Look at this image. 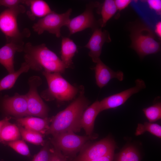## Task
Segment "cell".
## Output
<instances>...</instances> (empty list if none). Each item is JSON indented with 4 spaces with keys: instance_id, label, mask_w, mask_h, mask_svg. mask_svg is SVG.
Here are the masks:
<instances>
[{
    "instance_id": "obj_1",
    "label": "cell",
    "mask_w": 161,
    "mask_h": 161,
    "mask_svg": "<svg viewBox=\"0 0 161 161\" xmlns=\"http://www.w3.org/2000/svg\"><path fill=\"white\" fill-rule=\"evenodd\" d=\"M89 104L83 92L66 109L51 118V124L45 134L52 136L68 131H80L82 114Z\"/></svg>"
},
{
    "instance_id": "obj_2",
    "label": "cell",
    "mask_w": 161,
    "mask_h": 161,
    "mask_svg": "<svg viewBox=\"0 0 161 161\" xmlns=\"http://www.w3.org/2000/svg\"><path fill=\"white\" fill-rule=\"evenodd\" d=\"M23 52L25 62L34 71L43 69L46 72L61 74L66 68L61 59L44 44L33 45L27 42L24 45Z\"/></svg>"
},
{
    "instance_id": "obj_3",
    "label": "cell",
    "mask_w": 161,
    "mask_h": 161,
    "mask_svg": "<svg viewBox=\"0 0 161 161\" xmlns=\"http://www.w3.org/2000/svg\"><path fill=\"white\" fill-rule=\"evenodd\" d=\"M131 47L141 58L157 53L161 49V43L157 41L151 29L145 23L137 22L130 28Z\"/></svg>"
},
{
    "instance_id": "obj_4",
    "label": "cell",
    "mask_w": 161,
    "mask_h": 161,
    "mask_svg": "<svg viewBox=\"0 0 161 161\" xmlns=\"http://www.w3.org/2000/svg\"><path fill=\"white\" fill-rule=\"evenodd\" d=\"M42 74L46 79L48 88L41 93V96L46 101L55 99L59 102L69 101L77 94L78 89L64 79L60 73L44 71Z\"/></svg>"
},
{
    "instance_id": "obj_5",
    "label": "cell",
    "mask_w": 161,
    "mask_h": 161,
    "mask_svg": "<svg viewBox=\"0 0 161 161\" xmlns=\"http://www.w3.org/2000/svg\"><path fill=\"white\" fill-rule=\"evenodd\" d=\"M25 11V7L21 4L7 8L0 13V30L5 36L6 42L23 41L24 38L30 36V31L27 28L22 32L20 31L17 23L18 15Z\"/></svg>"
},
{
    "instance_id": "obj_6",
    "label": "cell",
    "mask_w": 161,
    "mask_h": 161,
    "mask_svg": "<svg viewBox=\"0 0 161 161\" xmlns=\"http://www.w3.org/2000/svg\"><path fill=\"white\" fill-rule=\"evenodd\" d=\"M72 11L71 8L61 14L53 11L34 23L32 26V29L38 35H41L44 31H47L59 38L61 35V28L63 26H66L68 24Z\"/></svg>"
},
{
    "instance_id": "obj_7",
    "label": "cell",
    "mask_w": 161,
    "mask_h": 161,
    "mask_svg": "<svg viewBox=\"0 0 161 161\" xmlns=\"http://www.w3.org/2000/svg\"><path fill=\"white\" fill-rule=\"evenodd\" d=\"M96 136H82L72 131H68L53 136L51 142L54 147L65 154L72 155L81 150L88 141L95 139Z\"/></svg>"
},
{
    "instance_id": "obj_8",
    "label": "cell",
    "mask_w": 161,
    "mask_h": 161,
    "mask_svg": "<svg viewBox=\"0 0 161 161\" xmlns=\"http://www.w3.org/2000/svg\"><path fill=\"white\" fill-rule=\"evenodd\" d=\"M42 83V79L39 76H32L28 80L29 89L25 95L27 102L28 116L32 115L41 118L47 117L48 108L38 92V88Z\"/></svg>"
},
{
    "instance_id": "obj_9",
    "label": "cell",
    "mask_w": 161,
    "mask_h": 161,
    "mask_svg": "<svg viewBox=\"0 0 161 161\" xmlns=\"http://www.w3.org/2000/svg\"><path fill=\"white\" fill-rule=\"evenodd\" d=\"M98 2H91L86 6L84 12L80 15L70 19L66 26L71 35L82 31L87 28H91L93 30L100 26L99 21H97L94 16V9L99 7Z\"/></svg>"
},
{
    "instance_id": "obj_10",
    "label": "cell",
    "mask_w": 161,
    "mask_h": 161,
    "mask_svg": "<svg viewBox=\"0 0 161 161\" xmlns=\"http://www.w3.org/2000/svg\"><path fill=\"white\" fill-rule=\"evenodd\" d=\"M115 148L114 140L107 137L82 148L75 161L88 160L100 158L114 152Z\"/></svg>"
},
{
    "instance_id": "obj_11",
    "label": "cell",
    "mask_w": 161,
    "mask_h": 161,
    "mask_svg": "<svg viewBox=\"0 0 161 161\" xmlns=\"http://www.w3.org/2000/svg\"><path fill=\"white\" fill-rule=\"evenodd\" d=\"M135 83L134 86L105 97L100 101V112L120 106L125 103L133 95L146 88L145 82L141 79H137Z\"/></svg>"
},
{
    "instance_id": "obj_12",
    "label": "cell",
    "mask_w": 161,
    "mask_h": 161,
    "mask_svg": "<svg viewBox=\"0 0 161 161\" xmlns=\"http://www.w3.org/2000/svg\"><path fill=\"white\" fill-rule=\"evenodd\" d=\"M88 43L84 46L89 50V56L92 61L96 63L100 59L103 46L105 42H109L111 40L109 32L101 28H97L93 30Z\"/></svg>"
},
{
    "instance_id": "obj_13",
    "label": "cell",
    "mask_w": 161,
    "mask_h": 161,
    "mask_svg": "<svg viewBox=\"0 0 161 161\" xmlns=\"http://www.w3.org/2000/svg\"><path fill=\"white\" fill-rule=\"evenodd\" d=\"M2 105L4 110L10 114L20 117L28 116L27 102L25 95L16 93L13 96L5 95Z\"/></svg>"
},
{
    "instance_id": "obj_14",
    "label": "cell",
    "mask_w": 161,
    "mask_h": 161,
    "mask_svg": "<svg viewBox=\"0 0 161 161\" xmlns=\"http://www.w3.org/2000/svg\"><path fill=\"white\" fill-rule=\"evenodd\" d=\"M24 43L23 41L10 42L0 48V64L6 69L9 73L14 72V59L17 52H23Z\"/></svg>"
},
{
    "instance_id": "obj_15",
    "label": "cell",
    "mask_w": 161,
    "mask_h": 161,
    "mask_svg": "<svg viewBox=\"0 0 161 161\" xmlns=\"http://www.w3.org/2000/svg\"><path fill=\"white\" fill-rule=\"evenodd\" d=\"M94 68L95 78L97 85L100 88L106 86L112 79L116 78L120 81L124 78L123 73L120 71L115 72L105 65L100 59Z\"/></svg>"
},
{
    "instance_id": "obj_16",
    "label": "cell",
    "mask_w": 161,
    "mask_h": 161,
    "mask_svg": "<svg viewBox=\"0 0 161 161\" xmlns=\"http://www.w3.org/2000/svg\"><path fill=\"white\" fill-rule=\"evenodd\" d=\"M51 120L47 117L41 118L28 116L18 118L16 121L23 127L43 134H45L49 129Z\"/></svg>"
},
{
    "instance_id": "obj_17",
    "label": "cell",
    "mask_w": 161,
    "mask_h": 161,
    "mask_svg": "<svg viewBox=\"0 0 161 161\" xmlns=\"http://www.w3.org/2000/svg\"><path fill=\"white\" fill-rule=\"evenodd\" d=\"M100 112V101L97 100L84 111L80 123L81 128L84 129L86 135H92L96 118Z\"/></svg>"
},
{
    "instance_id": "obj_18",
    "label": "cell",
    "mask_w": 161,
    "mask_h": 161,
    "mask_svg": "<svg viewBox=\"0 0 161 161\" xmlns=\"http://www.w3.org/2000/svg\"><path fill=\"white\" fill-rule=\"evenodd\" d=\"M24 4L30 7V10L27 11V14L33 20L36 17H43L53 11L48 4L43 0H25Z\"/></svg>"
},
{
    "instance_id": "obj_19",
    "label": "cell",
    "mask_w": 161,
    "mask_h": 161,
    "mask_svg": "<svg viewBox=\"0 0 161 161\" xmlns=\"http://www.w3.org/2000/svg\"><path fill=\"white\" fill-rule=\"evenodd\" d=\"M77 51V47L71 39L62 37L61 42V60L66 68L71 67L73 63L72 59Z\"/></svg>"
},
{
    "instance_id": "obj_20",
    "label": "cell",
    "mask_w": 161,
    "mask_h": 161,
    "mask_svg": "<svg viewBox=\"0 0 161 161\" xmlns=\"http://www.w3.org/2000/svg\"><path fill=\"white\" fill-rule=\"evenodd\" d=\"M30 69V67L26 63H22L18 70L9 73L0 80V92L11 88L19 76L23 73L28 72Z\"/></svg>"
},
{
    "instance_id": "obj_21",
    "label": "cell",
    "mask_w": 161,
    "mask_h": 161,
    "mask_svg": "<svg viewBox=\"0 0 161 161\" xmlns=\"http://www.w3.org/2000/svg\"><path fill=\"white\" fill-rule=\"evenodd\" d=\"M100 7L99 12L102 18L99 21L102 28L106 26L107 21L114 15L117 10L113 0H105Z\"/></svg>"
},
{
    "instance_id": "obj_22",
    "label": "cell",
    "mask_w": 161,
    "mask_h": 161,
    "mask_svg": "<svg viewBox=\"0 0 161 161\" xmlns=\"http://www.w3.org/2000/svg\"><path fill=\"white\" fill-rule=\"evenodd\" d=\"M21 134L16 125L9 121L2 126L0 132V141L8 142L19 140Z\"/></svg>"
},
{
    "instance_id": "obj_23",
    "label": "cell",
    "mask_w": 161,
    "mask_h": 161,
    "mask_svg": "<svg viewBox=\"0 0 161 161\" xmlns=\"http://www.w3.org/2000/svg\"><path fill=\"white\" fill-rule=\"evenodd\" d=\"M21 135L23 139L36 145H43L44 141L42 135L37 132L26 129L19 126H18Z\"/></svg>"
},
{
    "instance_id": "obj_24",
    "label": "cell",
    "mask_w": 161,
    "mask_h": 161,
    "mask_svg": "<svg viewBox=\"0 0 161 161\" xmlns=\"http://www.w3.org/2000/svg\"><path fill=\"white\" fill-rule=\"evenodd\" d=\"M115 161H140L139 154L133 146L124 148L117 156Z\"/></svg>"
},
{
    "instance_id": "obj_25",
    "label": "cell",
    "mask_w": 161,
    "mask_h": 161,
    "mask_svg": "<svg viewBox=\"0 0 161 161\" xmlns=\"http://www.w3.org/2000/svg\"><path fill=\"white\" fill-rule=\"evenodd\" d=\"M146 131L160 138H161V126L158 124L148 122H145L143 124L139 123L135 134L138 136Z\"/></svg>"
},
{
    "instance_id": "obj_26",
    "label": "cell",
    "mask_w": 161,
    "mask_h": 161,
    "mask_svg": "<svg viewBox=\"0 0 161 161\" xmlns=\"http://www.w3.org/2000/svg\"><path fill=\"white\" fill-rule=\"evenodd\" d=\"M143 111L149 123H152L161 118V103L160 102L143 109Z\"/></svg>"
},
{
    "instance_id": "obj_27",
    "label": "cell",
    "mask_w": 161,
    "mask_h": 161,
    "mask_svg": "<svg viewBox=\"0 0 161 161\" xmlns=\"http://www.w3.org/2000/svg\"><path fill=\"white\" fill-rule=\"evenodd\" d=\"M8 145L20 154L29 156L30 154L29 147L23 140H18L8 143Z\"/></svg>"
},
{
    "instance_id": "obj_28",
    "label": "cell",
    "mask_w": 161,
    "mask_h": 161,
    "mask_svg": "<svg viewBox=\"0 0 161 161\" xmlns=\"http://www.w3.org/2000/svg\"><path fill=\"white\" fill-rule=\"evenodd\" d=\"M51 149L48 145L45 146L34 156L31 161H49L51 154Z\"/></svg>"
},
{
    "instance_id": "obj_29",
    "label": "cell",
    "mask_w": 161,
    "mask_h": 161,
    "mask_svg": "<svg viewBox=\"0 0 161 161\" xmlns=\"http://www.w3.org/2000/svg\"><path fill=\"white\" fill-rule=\"evenodd\" d=\"M49 161H67V157L58 149L54 147L51 149Z\"/></svg>"
},
{
    "instance_id": "obj_30",
    "label": "cell",
    "mask_w": 161,
    "mask_h": 161,
    "mask_svg": "<svg viewBox=\"0 0 161 161\" xmlns=\"http://www.w3.org/2000/svg\"><path fill=\"white\" fill-rule=\"evenodd\" d=\"M25 0H0V6H3L10 8L21 4H24Z\"/></svg>"
},
{
    "instance_id": "obj_31",
    "label": "cell",
    "mask_w": 161,
    "mask_h": 161,
    "mask_svg": "<svg viewBox=\"0 0 161 161\" xmlns=\"http://www.w3.org/2000/svg\"><path fill=\"white\" fill-rule=\"evenodd\" d=\"M149 7L155 11L158 15L161 14V1L160 0H148L146 1Z\"/></svg>"
},
{
    "instance_id": "obj_32",
    "label": "cell",
    "mask_w": 161,
    "mask_h": 161,
    "mask_svg": "<svg viewBox=\"0 0 161 161\" xmlns=\"http://www.w3.org/2000/svg\"><path fill=\"white\" fill-rule=\"evenodd\" d=\"M114 1L117 10L120 11L128 7L132 1L131 0H115Z\"/></svg>"
},
{
    "instance_id": "obj_33",
    "label": "cell",
    "mask_w": 161,
    "mask_h": 161,
    "mask_svg": "<svg viewBox=\"0 0 161 161\" xmlns=\"http://www.w3.org/2000/svg\"><path fill=\"white\" fill-rule=\"evenodd\" d=\"M114 156V152H113L100 157L95 159L88 160L75 161H113Z\"/></svg>"
},
{
    "instance_id": "obj_34",
    "label": "cell",
    "mask_w": 161,
    "mask_h": 161,
    "mask_svg": "<svg viewBox=\"0 0 161 161\" xmlns=\"http://www.w3.org/2000/svg\"><path fill=\"white\" fill-rule=\"evenodd\" d=\"M155 32L160 39L161 38V22H158L155 26Z\"/></svg>"
},
{
    "instance_id": "obj_35",
    "label": "cell",
    "mask_w": 161,
    "mask_h": 161,
    "mask_svg": "<svg viewBox=\"0 0 161 161\" xmlns=\"http://www.w3.org/2000/svg\"><path fill=\"white\" fill-rule=\"evenodd\" d=\"M10 118V117H6L3 119L0 120V132L3 126L5 123L8 122Z\"/></svg>"
}]
</instances>
